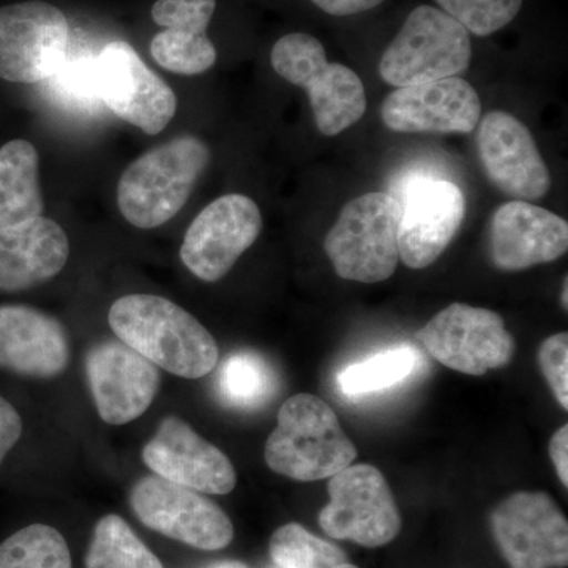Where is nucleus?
I'll list each match as a JSON object with an SVG mask.
<instances>
[{"instance_id":"21","label":"nucleus","mask_w":568,"mask_h":568,"mask_svg":"<svg viewBox=\"0 0 568 568\" xmlns=\"http://www.w3.org/2000/svg\"><path fill=\"white\" fill-rule=\"evenodd\" d=\"M69 237L58 223L39 216L0 230V291L32 290L61 274Z\"/></svg>"},{"instance_id":"10","label":"nucleus","mask_w":568,"mask_h":568,"mask_svg":"<svg viewBox=\"0 0 568 568\" xmlns=\"http://www.w3.org/2000/svg\"><path fill=\"white\" fill-rule=\"evenodd\" d=\"M130 503L142 525L189 547L219 551L233 541L234 526L222 508L194 489L162 477L141 478Z\"/></svg>"},{"instance_id":"34","label":"nucleus","mask_w":568,"mask_h":568,"mask_svg":"<svg viewBox=\"0 0 568 568\" xmlns=\"http://www.w3.org/2000/svg\"><path fill=\"white\" fill-rule=\"evenodd\" d=\"M313 3L332 17H351L364 13L384 2V0H312Z\"/></svg>"},{"instance_id":"28","label":"nucleus","mask_w":568,"mask_h":568,"mask_svg":"<svg viewBox=\"0 0 568 568\" xmlns=\"http://www.w3.org/2000/svg\"><path fill=\"white\" fill-rule=\"evenodd\" d=\"M0 568H73L69 545L58 529L32 525L0 544Z\"/></svg>"},{"instance_id":"13","label":"nucleus","mask_w":568,"mask_h":568,"mask_svg":"<svg viewBox=\"0 0 568 568\" xmlns=\"http://www.w3.org/2000/svg\"><path fill=\"white\" fill-rule=\"evenodd\" d=\"M263 215L244 194L219 197L194 219L181 246V260L196 278L215 283L227 275L257 241Z\"/></svg>"},{"instance_id":"30","label":"nucleus","mask_w":568,"mask_h":568,"mask_svg":"<svg viewBox=\"0 0 568 568\" xmlns=\"http://www.w3.org/2000/svg\"><path fill=\"white\" fill-rule=\"evenodd\" d=\"M436 3L477 37L499 32L518 17L523 7V0H436Z\"/></svg>"},{"instance_id":"4","label":"nucleus","mask_w":568,"mask_h":568,"mask_svg":"<svg viewBox=\"0 0 568 568\" xmlns=\"http://www.w3.org/2000/svg\"><path fill=\"white\" fill-rule=\"evenodd\" d=\"M402 204L390 193L372 192L349 201L324 239V250L339 278L386 282L398 265Z\"/></svg>"},{"instance_id":"12","label":"nucleus","mask_w":568,"mask_h":568,"mask_svg":"<svg viewBox=\"0 0 568 568\" xmlns=\"http://www.w3.org/2000/svg\"><path fill=\"white\" fill-rule=\"evenodd\" d=\"M395 197L402 204L399 260L416 271L429 267L446 252L465 222V194L454 182L416 175Z\"/></svg>"},{"instance_id":"16","label":"nucleus","mask_w":568,"mask_h":568,"mask_svg":"<svg viewBox=\"0 0 568 568\" xmlns=\"http://www.w3.org/2000/svg\"><path fill=\"white\" fill-rule=\"evenodd\" d=\"M142 462L155 476L205 495H227L237 484L231 459L174 416L163 418L142 448Z\"/></svg>"},{"instance_id":"1","label":"nucleus","mask_w":568,"mask_h":568,"mask_svg":"<svg viewBox=\"0 0 568 568\" xmlns=\"http://www.w3.org/2000/svg\"><path fill=\"white\" fill-rule=\"evenodd\" d=\"M108 323L122 343L175 376L200 379L219 364L220 349L211 332L159 295H123L112 304Z\"/></svg>"},{"instance_id":"17","label":"nucleus","mask_w":568,"mask_h":568,"mask_svg":"<svg viewBox=\"0 0 568 568\" xmlns=\"http://www.w3.org/2000/svg\"><path fill=\"white\" fill-rule=\"evenodd\" d=\"M85 375L99 416L110 425L141 417L160 387L156 366L122 342L93 346L85 355Z\"/></svg>"},{"instance_id":"7","label":"nucleus","mask_w":568,"mask_h":568,"mask_svg":"<svg viewBox=\"0 0 568 568\" xmlns=\"http://www.w3.org/2000/svg\"><path fill=\"white\" fill-rule=\"evenodd\" d=\"M327 491L331 503L320 511V526L328 537L379 548L398 536L402 515L377 467L347 466L331 477Z\"/></svg>"},{"instance_id":"6","label":"nucleus","mask_w":568,"mask_h":568,"mask_svg":"<svg viewBox=\"0 0 568 568\" xmlns=\"http://www.w3.org/2000/svg\"><path fill=\"white\" fill-rule=\"evenodd\" d=\"M470 59V33L443 10L420 6L384 51L379 73L394 88H409L465 73Z\"/></svg>"},{"instance_id":"5","label":"nucleus","mask_w":568,"mask_h":568,"mask_svg":"<svg viewBox=\"0 0 568 568\" xmlns=\"http://www.w3.org/2000/svg\"><path fill=\"white\" fill-rule=\"evenodd\" d=\"M271 62L284 81L308 93L317 130L324 136H336L364 118V82L349 67L328 62L315 37L287 33L272 48Z\"/></svg>"},{"instance_id":"37","label":"nucleus","mask_w":568,"mask_h":568,"mask_svg":"<svg viewBox=\"0 0 568 568\" xmlns=\"http://www.w3.org/2000/svg\"><path fill=\"white\" fill-rule=\"evenodd\" d=\"M567 283H568V280H564V293L562 295H560V301H562V305H564V308L567 310V291H568V287H567Z\"/></svg>"},{"instance_id":"38","label":"nucleus","mask_w":568,"mask_h":568,"mask_svg":"<svg viewBox=\"0 0 568 568\" xmlns=\"http://www.w3.org/2000/svg\"><path fill=\"white\" fill-rule=\"evenodd\" d=\"M274 568H280V567H274Z\"/></svg>"},{"instance_id":"32","label":"nucleus","mask_w":568,"mask_h":568,"mask_svg":"<svg viewBox=\"0 0 568 568\" xmlns=\"http://www.w3.org/2000/svg\"><path fill=\"white\" fill-rule=\"evenodd\" d=\"M538 365L564 409H568V335L549 336L538 351Z\"/></svg>"},{"instance_id":"31","label":"nucleus","mask_w":568,"mask_h":568,"mask_svg":"<svg viewBox=\"0 0 568 568\" xmlns=\"http://www.w3.org/2000/svg\"><path fill=\"white\" fill-rule=\"evenodd\" d=\"M216 0H156L152 20L164 29L207 33Z\"/></svg>"},{"instance_id":"29","label":"nucleus","mask_w":568,"mask_h":568,"mask_svg":"<svg viewBox=\"0 0 568 568\" xmlns=\"http://www.w3.org/2000/svg\"><path fill=\"white\" fill-rule=\"evenodd\" d=\"M151 52L162 69L183 77L205 73L216 62V50L207 33L164 29L153 37Z\"/></svg>"},{"instance_id":"23","label":"nucleus","mask_w":568,"mask_h":568,"mask_svg":"<svg viewBox=\"0 0 568 568\" xmlns=\"http://www.w3.org/2000/svg\"><path fill=\"white\" fill-rule=\"evenodd\" d=\"M274 369L263 355L241 351L223 362L216 376V388L223 402L241 409L264 405L275 394Z\"/></svg>"},{"instance_id":"9","label":"nucleus","mask_w":568,"mask_h":568,"mask_svg":"<svg viewBox=\"0 0 568 568\" xmlns=\"http://www.w3.org/2000/svg\"><path fill=\"white\" fill-rule=\"evenodd\" d=\"M70 51V26L51 3L0 7V78L37 84L52 77Z\"/></svg>"},{"instance_id":"15","label":"nucleus","mask_w":568,"mask_h":568,"mask_svg":"<svg viewBox=\"0 0 568 568\" xmlns=\"http://www.w3.org/2000/svg\"><path fill=\"white\" fill-rule=\"evenodd\" d=\"M477 151L488 181L517 201H537L551 189V174L528 126L506 111L480 119Z\"/></svg>"},{"instance_id":"2","label":"nucleus","mask_w":568,"mask_h":568,"mask_svg":"<svg viewBox=\"0 0 568 568\" xmlns=\"http://www.w3.org/2000/svg\"><path fill=\"white\" fill-rule=\"evenodd\" d=\"M271 470L295 481H317L353 465L357 448L331 406L312 394L291 396L265 443Z\"/></svg>"},{"instance_id":"20","label":"nucleus","mask_w":568,"mask_h":568,"mask_svg":"<svg viewBox=\"0 0 568 568\" xmlns=\"http://www.w3.org/2000/svg\"><path fill=\"white\" fill-rule=\"evenodd\" d=\"M69 364V335L55 317L32 306L0 305V368L50 379Z\"/></svg>"},{"instance_id":"35","label":"nucleus","mask_w":568,"mask_h":568,"mask_svg":"<svg viewBox=\"0 0 568 568\" xmlns=\"http://www.w3.org/2000/svg\"><path fill=\"white\" fill-rule=\"evenodd\" d=\"M549 457L555 463L556 473L562 481L564 487H568V426H560L558 432L549 440Z\"/></svg>"},{"instance_id":"22","label":"nucleus","mask_w":568,"mask_h":568,"mask_svg":"<svg viewBox=\"0 0 568 568\" xmlns=\"http://www.w3.org/2000/svg\"><path fill=\"white\" fill-rule=\"evenodd\" d=\"M39 163V152L29 141L13 140L0 149V230L43 213Z\"/></svg>"},{"instance_id":"26","label":"nucleus","mask_w":568,"mask_h":568,"mask_svg":"<svg viewBox=\"0 0 568 568\" xmlns=\"http://www.w3.org/2000/svg\"><path fill=\"white\" fill-rule=\"evenodd\" d=\"M43 82L52 102L63 110L93 114L103 106L99 89V54L69 51L59 70Z\"/></svg>"},{"instance_id":"11","label":"nucleus","mask_w":568,"mask_h":568,"mask_svg":"<svg viewBox=\"0 0 568 568\" xmlns=\"http://www.w3.org/2000/svg\"><path fill=\"white\" fill-rule=\"evenodd\" d=\"M491 530L510 568L567 567V518L547 493L508 496L491 511Z\"/></svg>"},{"instance_id":"19","label":"nucleus","mask_w":568,"mask_h":568,"mask_svg":"<svg viewBox=\"0 0 568 568\" xmlns=\"http://www.w3.org/2000/svg\"><path fill=\"white\" fill-rule=\"evenodd\" d=\"M568 224L528 201L500 205L489 224V257L503 272L528 271L567 253Z\"/></svg>"},{"instance_id":"33","label":"nucleus","mask_w":568,"mask_h":568,"mask_svg":"<svg viewBox=\"0 0 568 568\" xmlns=\"http://www.w3.org/2000/svg\"><path fill=\"white\" fill-rule=\"evenodd\" d=\"M22 435V418L10 402L0 396V465Z\"/></svg>"},{"instance_id":"18","label":"nucleus","mask_w":568,"mask_h":568,"mask_svg":"<svg viewBox=\"0 0 568 568\" xmlns=\"http://www.w3.org/2000/svg\"><path fill=\"white\" fill-rule=\"evenodd\" d=\"M381 118L396 133H473L481 119L476 89L463 78L398 88L388 93Z\"/></svg>"},{"instance_id":"36","label":"nucleus","mask_w":568,"mask_h":568,"mask_svg":"<svg viewBox=\"0 0 568 568\" xmlns=\"http://www.w3.org/2000/svg\"><path fill=\"white\" fill-rule=\"evenodd\" d=\"M207 568H248L245 564L239 562V560H223V562L213 564Z\"/></svg>"},{"instance_id":"8","label":"nucleus","mask_w":568,"mask_h":568,"mask_svg":"<svg viewBox=\"0 0 568 568\" xmlns=\"http://www.w3.org/2000/svg\"><path fill=\"white\" fill-rule=\"evenodd\" d=\"M417 336L437 362L463 375L484 376L504 368L515 354V338L503 316L478 306L448 305Z\"/></svg>"},{"instance_id":"25","label":"nucleus","mask_w":568,"mask_h":568,"mask_svg":"<svg viewBox=\"0 0 568 568\" xmlns=\"http://www.w3.org/2000/svg\"><path fill=\"white\" fill-rule=\"evenodd\" d=\"M417 351L410 346L394 347L383 351L358 362L346 366L338 373L336 383L339 390L351 398L377 394L403 383L413 375L417 368Z\"/></svg>"},{"instance_id":"14","label":"nucleus","mask_w":568,"mask_h":568,"mask_svg":"<svg viewBox=\"0 0 568 568\" xmlns=\"http://www.w3.org/2000/svg\"><path fill=\"white\" fill-rule=\"evenodd\" d=\"M99 89L108 110L145 134L162 133L178 111L173 89L126 41H112L100 51Z\"/></svg>"},{"instance_id":"3","label":"nucleus","mask_w":568,"mask_h":568,"mask_svg":"<svg viewBox=\"0 0 568 568\" xmlns=\"http://www.w3.org/2000/svg\"><path fill=\"white\" fill-rule=\"evenodd\" d=\"M211 160L200 138L179 136L142 153L118 185L123 219L140 230L170 222L192 196L194 185Z\"/></svg>"},{"instance_id":"27","label":"nucleus","mask_w":568,"mask_h":568,"mask_svg":"<svg viewBox=\"0 0 568 568\" xmlns=\"http://www.w3.org/2000/svg\"><path fill=\"white\" fill-rule=\"evenodd\" d=\"M268 551L280 568H358L349 562L342 548L316 537L297 523L276 529Z\"/></svg>"},{"instance_id":"24","label":"nucleus","mask_w":568,"mask_h":568,"mask_svg":"<svg viewBox=\"0 0 568 568\" xmlns=\"http://www.w3.org/2000/svg\"><path fill=\"white\" fill-rule=\"evenodd\" d=\"M85 568H164L162 560L145 547L129 523L106 515L97 523Z\"/></svg>"}]
</instances>
